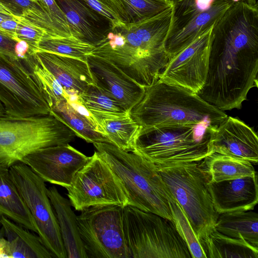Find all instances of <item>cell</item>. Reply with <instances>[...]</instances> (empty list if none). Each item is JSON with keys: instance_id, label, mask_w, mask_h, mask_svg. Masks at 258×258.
Masks as SVG:
<instances>
[{"instance_id": "cell-1", "label": "cell", "mask_w": 258, "mask_h": 258, "mask_svg": "<svg viewBox=\"0 0 258 258\" xmlns=\"http://www.w3.org/2000/svg\"><path fill=\"white\" fill-rule=\"evenodd\" d=\"M258 5L232 4L212 29L208 74L197 93L224 111L240 109L257 86Z\"/></svg>"}, {"instance_id": "cell-2", "label": "cell", "mask_w": 258, "mask_h": 258, "mask_svg": "<svg viewBox=\"0 0 258 258\" xmlns=\"http://www.w3.org/2000/svg\"><path fill=\"white\" fill-rule=\"evenodd\" d=\"M171 18V7L151 18L111 27L90 54L109 60L146 89L170 60L164 44Z\"/></svg>"}, {"instance_id": "cell-3", "label": "cell", "mask_w": 258, "mask_h": 258, "mask_svg": "<svg viewBox=\"0 0 258 258\" xmlns=\"http://www.w3.org/2000/svg\"><path fill=\"white\" fill-rule=\"evenodd\" d=\"M141 127L206 124L218 126L227 114L182 87L158 79L146 88L141 100L131 110Z\"/></svg>"}, {"instance_id": "cell-4", "label": "cell", "mask_w": 258, "mask_h": 258, "mask_svg": "<svg viewBox=\"0 0 258 258\" xmlns=\"http://www.w3.org/2000/svg\"><path fill=\"white\" fill-rule=\"evenodd\" d=\"M93 144L99 156L118 177L127 197L128 205L173 221L170 192L154 164L112 144Z\"/></svg>"}, {"instance_id": "cell-5", "label": "cell", "mask_w": 258, "mask_h": 258, "mask_svg": "<svg viewBox=\"0 0 258 258\" xmlns=\"http://www.w3.org/2000/svg\"><path fill=\"white\" fill-rule=\"evenodd\" d=\"M217 126L206 124L140 126L131 151L156 165L200 161L213 153L212 143Z\"/></svg>"}, {"instance_id": "cell-6", "label": "cell", "mask_w": 258, "mask_h": 258, "mask_svg": "<svg viewBox=\"0 0 258 258\" xmlns=\"http://www.w3.org/2000/svg\"><path fill=\"white\" fill-rule=\"evenodd\" d=\"M202 160L155 165L169 191L182 209L200 242L214 228L219 215L212 203L208 188L210 179Z\"/></svg>"}, {"instance_id": "cell-7", "label": "cell", "mask_w": 258, "mask_h": 258, "mask_svg": "<svg viewBox=\"0 0 258 258\" xmlns=\"http://www.w3.org/2000/svg\"><path fill=\"white\" fill-rule=\"evenodd\" d=\"M76 137L71 128L50 114L0 116V164L10 167L23 162L38 150L69 143Z\"/></svg>"}, {"instance_id": "cell-8", "label": "cell", "mask_w": 258, "mask_h": 258, "mask_svg": "<svg viewBox=\"0 0 258 258\" xmlns=\"http://www.w3.org/2000/svg\"><path fill=\"white\" fill-rule=\"evenodd\" d=\"M122 223L130 258H192L172 220L127 205Z\"/></svg>"}, {"instance_id": "cell-9", "label": "cell", "mask_w": 258, "mask_h": 258, "mask_svg": "<svg viewBox=\"0 0 258 258\" xmlns=\"http://www.w3.org/2000/svg\"><path fill=\"white\" fill-rule=\"evenodd\" d=\"M123 207H90L77 216L80 236L88 257L130 258L124 237Z\"/></svg>"}, {"instance_id": "cell-10", "label": "cell", "mask_w": 258, "mask_h": 258, "mask_svg": "<svg viewBox=\"0 0 258 258\" xmlns=\"http://www.w3.org/2000/svg\"><path fill=\"white\" fill-rule=\"evenodd\" d=\"M12 179L34 220L37 233L54 257L67 258L58 220L45 181L27 164L10 167Z\"/></svg>"}, {"instance_id": "cell-11", "label": "cell", "mask_w": 258, "mask_h": 258, "mask_svg": "<svg viewBox=\"0 0 258 258\" xmlns=\"http://www.w3.org/2000/svg\"><path fill=\"white\" fill-rule=\"evenodd\" d=\"M71 205L77 211L90 207L128 205V199L117 175L95 151L67 187Z\"/></svg>"}, {"instance_id": "cell-12", "label": "cell", "mask_w": 258, "mask_h": 258, "mask_svg": "<svg viewBox=\"0 0 258 258\" xmlns=\"http://www.w3.org/2000/svg\"><path fill=\"white\" fill-rule=\"evenodd\" d=\"M164 47L171 58L212 27L232 5L227 0H171Z\"/></svg>"}, {"instance_id": "cell-13", "label": "cell", "mask_w": 258, "mask_h": 258, "mask_svg": "<svg viewBox=\"0 0 258 258\" xmlns=\"http://www.w3.org/2000/svg\"><path fill=\"white\" fill-rule=\"evenodd\" d=\"M0 102L6 114L18 117L50 114V108L22 59L0 52Z\"/></svg>"}, {"instance_id": "cell-14", "label": "cell", "mask_w": 258, "mask_h": 258, "mask_svg": "<svg viewBox=\"0 0 258 258\" xmlns=\"http://www.w3.org/2000/svg\"><path fill=\"white\" fill-rule=\"evenodd\" d=\"M213 27L172 57L158 79L199 92L207 76Z\"/></svg>"}, {"instance_id": "cell-15", "label": "cell", "mask_w": 258, "mask_h": 258, "mask_svg": "<svg viewBox=\"0 0 258 258\" xmlns=\"http://www.w3.org/2000/svg\"><path fill=\"white\" fill-rule=\"evenodd\" d=\"M90 158L68 143L38 150L25 157L23 163L45 181L66 188Z\"/></svg>"}, {"instance_id": "cell-16", "label": "cell", "mask_w": 258, "mask_h": 258, "mask_svg": "<svg viewBox=\"0 0 258 258\" xmlns=\"http://www.w3.org/2000/svg\"><path fill=\"white\" fill-rule=\"evenodd\" d=\"M87 62L93 84L119 102L129 112L143 97L146 89L109 60L89 54Z\"/></svg>"}, {"instance_id": "cell-17", "label": "cell", "mask_w": 258, "mask_h": 258, "mask_svg": "<svg viewBox=\"0 0 258 258\" xmlns=\"http://www.w3.org/2000/svg\"><path fill=\"white\" fill-rule=\"evenodd\" d=\"M213 153H219L257 164L258 138L254 130L239 119L228 116L218 125L212 143Z\"/></svg>"}, {"instance_id": "cell-18", "label": "cell", "mask_w": 258, "mask_h": 258, "mask_svg": "<svg viewBox=\"0 0 258 258\" xmlns=\"http://www.w3.org/2000/svg\"><path fill=\"white\" fill-rule=\"evenodd\" d=\"M257 175L219 182L209 181L214 208L219 214L253 209L258 202Z\"/></svg>"}, {"instance_id": "cell-19", "label": "cell", "mask_w": 258, "mask_h": 258, "mask_svg": "<svg viewBox=\"0 0 258 258\" xmlns=\"http://www.w3.org/2000/svg\"><path fill=\"white\" fill-rule=\"evenodd\" d=\"M64 14L73 36L94 47L111 27L109 21L82 0H55Z\"/></svg>"}, {"instance_id": "cell-20", "label": "cell", "mask_w": 258, "mask_h": 258, "mask_svg": "<svg viewBox=\"0 0 258 258\" xmlns=\"http://www.w3.org/2000/svg\"><path fill=\"white\" fill-rule=\"evenodd\" d=\"M34 54L39 62L53 75L64 90H73L80 95L93 84L87 61L46 51Z\"/></svg>"}, {"instance_id": "cell-21", "label": "cell", "mask_w": 258, "mask_h": 258, "mask_svg": "<svg viewBox=\"0 0 258 258\" xmlns=\"http://www.w3.org/2000/svg\"><path fill=\"white\" fill-rule=\"evenodd\" d=\"M2 229L6 239L7 257L53 258L38 235L2 215Z\"/></svg>"}, {"instance_id": "cell-22", "label": "cell", "mask_w": 258, "mask_h": 258, "mask_svg": "<svg viewBox=\"0 0 258 258\" xmlns=\"http://www.w3.org/2000/svg\"><path fill=\"white\" fill-rule=\"evenodd\" d=\"M47 194L56 216L68 258H88L82 241L77 216L70 201L63 197L56 187L47 188Z\"/></svg>"}, {"instance_id": "cell-23", "label": "cell", "mask_w": 258, "mask_h": 258, "mask_svg": "<svg viewBox=\"0 0 258 258\" xmlns=\"http://www.w3.org/2000/svg\"><path fill=\"white\" fill-rule=\"evenodd\" d=\"M0 214L37 233L32 216L14 182L10 167L0 164Z\"/></svg>"}, {"instance_id": "cell-24", "label": "cell", "mask_w": 258, "mask_h": 258, "mask_svg": "<svg viewBox=\"0 0 258 258\" xmlns=\"http://www.w3.org/2000/svg\"><path fill=\"white\" fill-rule=\"evenodd\" d=\"M207 258H257L258 248L243 239L232 238L215 228L200 240Z\"/></svg>"}, {"instance_id": "cell-25", "label": "cell", "mask_w": 258, "mask_h": 258, "mask_svg": "<svg viewBox=\"0 0 258 258\" xmlns=\"http://www.w3.org/2000/svg\"><path fill=\"white\" fill-rule=\"evenodd\" d=\"M214 228L221 233L244 239L258 248V215L252 210L220 214Z\"/></svg>"}, {"instance_id": "cell-26", "label": "cell", "mask_w": 258, "mask_h": 258, "mask_svg": "<svg viewBox=\"0 0 258 258\" xmlns=\"http://www.w3.org/2000/svg\"><path fill=\"white\" fill-rule=\"evenodd\" d=\"M210 181L219 182L256 174L247 161L219 153H213L202 160Z\"/></svg>"}, {"instance_id": "cell-27", "label": "cell", "mask_w": 258, "mask_h": 258, "mask_svg": "<svg viewBox=\"0 0 258 258\" xmlns=\"http://www.w3.org/2000/svg\"><path fill=\"white\" fill-rule=\"evenodd\" d=\"M50 114L71 128L77 137L87 143L112 144L106 136L97 132L87 120L77 113L66 100H60L51 106Z\"/></svg>"}, {"instance_id": "cell-28", "label": "cell", "mask_w": 258, "mask_h": 258, "mask_svg": "<svg viewBox=\"0 0 258 258\" xmlns=\"http://www.w3.org/2000/svg\"><path fill=\"white\" fill-rule=\"evenodd\" d=\"M79 96L99 123L103 120L123 117L130 114L119 102L94 84Z\"/></svg>"}, {"instance_id": "cell-29", "label": "cell", "mask_w": 258, "mask_h": 258, "mask_svg": "<svg viewBox=\"0 0 258 258\" xmlns=\"http://www.w3.org/2000/svg\"><path fill=\"white\" fill-rule=\"evenodd\" d=\"M123 23H132L153 17L171 7L168 0H111Z\"/></svg>"}, {"instance_id": "cell-30", "label": "cell", "mask_w": 258, "mask_h": 258, "mask_svg": "<svg viewBox=\"0 0 258 258\" xmlns=\"http://www.w3.org/2000/svg\"><path fill=\"white\" fill-rule=\"evenodd\" d=\"M94 47L74 36L53 37L46 34L39 42L36 52H52L87 61V55Z\"/></svg>"}, {"instance_id": "cell-31", "label": "cell", "mask_w": 258, "mask_h": 258, "mask_svg": "<svg viewBox=\"0 0 258 258\" xmlns=\"http://www.w3.org/2000/svg\"><path fill=\"white\" fill-rule=\"evenodd\" d=\"M105 136L112 144L127 151H131L140 125L128 115L99 122Z\"/></svg>"}, {"instance_id": "cell-32", "label": "cell", "mask_w": 258, "mask_h": 258, "mask_svg": "<svg viewBox=\"0 0 258 258\" xmlns=\"http://www.w3.org/2000/svg\"><path fill=\"white\" fill-rule=\"evenodd\" d=\"M173 221L186 243L192 258H207L206 254L182 209L170 193L169 197Z\"/></svg>"}, {"instance_id": "cell-33", "label": "cell", "mask_w": 258, "mask_h": 258, "mask_svg": "<svg viewBox=\"0 0 258 258\" xmlns=\"http://www.w3.org/2000/svg\"><path fill=\"white\" fill-rule=\"evenodd\" d=\"M21 17L53 37L73 36L72 32L53 19L44 10L36 9L25 11Z\"/></svg>"}, {"instance_id": "cell-34", "label": "cell", "mask_w": 258, "mask_h": 258, "mask_svg": "<svg viewBox=\"0 0 258 258\" xmlns=\"http://www.w3.org/2000/svg\"><path fill=\"white\" fill-rule=\"evenodd\" d=\"M15 17L18 20L16 29L17 38L28 43L29 47L28 53H35L39 42L46 33L44 30L30 23L22 17Z\"/></svg>"}, {"instance_id": "cell-35", "label": "cell", "mask_w": 258, "mask_h": 258, "mask_svg": "<svg viewBox=\"0 0 258 258\" xmlns=\"http://www.w3.org/2000/svg\"><path fill=\"white\" fill-rule=\"evenodd\" d=\"M64 98L68 104L77 113L87 119L97 132L105 136L104 130L98 122L95 117L87 108L76 92L73 90H64Z\"/></svg>"}, {"instance_id": "cell-36", "label": "cell", "mask_w": 258, "mask_h": 258, "mask_svg": "<svg viewBox=\"0 0 258 258\" xmlns=\"http://www.w3.org/2000/svg\"><path fill=\"white\" fill-rule=\"evenodd\" d=\"M90 8L106 18L111 27L123 23L117 9L111 0H82Z\"/></svg>"}, {"instance_id": "cell-37", "label": "cell", "mask_w": 258, "mask_h": 258, "mask_svg": "<svg viewBox=\"0 0 258 258\" xmlns=\"http://www.w3.org/2000/svg\"><path fill=\"white\" fill-rule=\"evenodd\" d=\"M0 4L15 17H21L29 9L43 10L38 2L32 0H0Z\"/></svg>"}, {"instance_id": "cell-38", "label": "cell", "mask_w": 258, "mask_h": 258, "mask_svg": "<svg viewBox=\"0 0 258 258\" xmlns=\"http://www.w3.org/2000/svg\"><path fill=\"white\" fill-rule=\"evenodd\" d=\"M38 2L50 16L72 32L64 14L55 0H38Z\"/></svg>"}, {"instance_id": "cell-39", "label": "cell", "mask_w": 258, "mask_h": 258, "mask_svg": "<svg viewBox=\"0 0 258 258\" xmlns=\"http://www.w3.org/2000/svg\"><path fill=\"white\" fill-rule=\"evenodd\" d=\"M17 41L0 32V52L12 58L19 59L15 53V46Z\"/></svg>"}, {"instance_id": "cell-40", "label": "cell", "mask_w": 258, "mask_h": 258, "mask_svg": "<svg viewBox=\"0 0 258 258\" xmlns=\"http://www.w3.org/2000/svg\"><path fill=\"white\" fill-rule=\"evenodd\" d=\"M18 25L17 18L13 16L4 20L0 23V32L18 41L16 36V29Z\"/></svg>"}, {"instance_id": "cell-41", "label": "cell", "mask_w": 258, "mask_h": 258, "mask_svg": "<svg viewBox=\"0 0 258 258\" xmlns=\"http://www.w3.org/2000/svg\"><path fill=\"white\" fill-rule=\"evenodd\" d=\"M2 215L0 214V257H6V239L4 237L2 229L1 219Z\"/></svg>"}, {"instance_id": "cell-42", "label": "cell", "mask_w": 258, "mask_h": 258, "mask_svg": "<svg viewBox=\"0 0 258 258\" xmlns=\"http://www.w3.org/2000/svg\"><path fill=\"white\" fill-rule=\"evenodd\" d=\"M232 4L237 3H243L250 6L257 4V0H227Z\"/></svg>"}, {"instance_id": "cell-43", "label": "cell", "mask_w": 258, "mask_h": 258, "mask_svg": "<svg viewBox=\"0 0 258 258\" xmlns=\"http://www.w3.org/2000/svg\"><path fill=\"white\" fill-rule=\"evenodd\" d=\"M0 13L7 15L12 16L10 12L0 4Z\"/></svg>"}, {"instance_id": "cell-44", "label": "cell", "mask_w": 258, "mask_h": 258, "mask_svg": "<svg viewBox=\"0 0 258 258\" xmlns=\"http://www.w3.org/2000/svg\"><path fill=\"white\" fill-rule=\"evenodd\" d=\"M12 16L7 15L0 13V23L5 20L10 18Z\"/></svg>"}, {"instance_id": "cell-45", "label": "cell", "mask_w": 258, "mask_h": 258, "mask_svg": "<svg viewBox=\"0 0 258 258\" xmlns=\"http://www.w3.org/2000/svg\"><path fill=\"white\" fill-rule=\"evenodd\" d=\"M6 114L5 108L2 103L0 102V116H4Z\"/></svg>"}, {"instance_id": "cell-46", "label": "cell", "mask_w": 258, "mask_h": 258, "mask_svg": "<svg viewBox=\"0 0 258 258\" xmlns=\"http://www.w3.org/2000/svg\"><path fill=\"white\" fill-rule=\"evenodd\" d=\"M32 1L38 2V0H32Z\"/></svg>"}, {"instance_id": "cell-47", "label": "cell", "mask_w": 258, "mask_h": 258, "mask_svg": "<svg viewBox=\"0 0 258 258\" xmlns=\"http://www.w3.org/2000/svg\"><path fill=\"white\" fill-rule=\"evenodd\" d=\"M168 1H170L171 2V0H168Z\"/></svg>"}]
</instances>
